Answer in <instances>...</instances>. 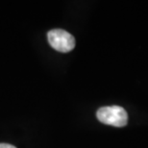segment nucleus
Here are the masks:
<instances>
[{
  "instance_id": "f03ea898",
  "label": "nucleus",
  "mask_w": 148,
  "mask_h": 148,
  "mask_svg": "<svg viewBox=\"0 0 148 148\" xmlns=\"http://www.w3.org/2000/svg\"><path fill=\"white\" fill-rule=\"evenodd\" d=\"M48 41L53 48L59 52H70L75 47V38L63 29H53L47 34Z\"/></svg>"
},
{
  "instance_id": "f257e3e1",
  "label": "nucleus",
  "mask_w": 148,
  "mask_h": 148,
  "mask_svg": "<svg viewBox=\"0 0 148 148\" xmlns=\"http://www.w3.org/2000/svg\"><path fill=\"white\" fill-rule=\"evenodd\" d=\"M96 116L100 122L114 127H123L128 122L127 112L120 106H106L98 109Z\"/></svg>"
},
{
  "instance_id": "7ed1b4c3",
  "label": "nucleus",
  "mask_w": 148,
  "mask_h": 148,
  "mask_svg": "<svg viewBox=\"0 0 148 148\" xmlns=\"http://www.w3.org/2000/svg\"><path fill=\"white\" fill-rule=\"evenodd\" d=\"M0 148H16V147L9 143H0Z\"/></svg>"
}]
</instances>
